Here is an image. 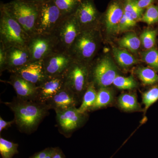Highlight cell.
<instances>
[{
	"instance_id": "6da1fadb",
	"label": "cell",
	"mask_w": 158,
	"mask_h": 158,
	"mask_svg": "<svg viewBox=\"0 0 158 158\" xmlns=\"http://www.w3.org/2000/svg\"><path fill=\"white\" fill-rule=\"evenodd\" d=\"M4 103L14 113L15 124L19 130L26 134L35 131L50 110L46 103L17 97Z\"/></svg>"
},
{
	"instance_id": "52a82bcc",
	"label": "cell",
	"mask_w": 158,
	"mask_h": 158,
	"mask_svg": "<svg viewBox=\"0 0 158 158\" xmlns=\"http://www.w3.org/2000/svg\"><path fill=\"white\" fill-rule=\"evenodd\" d=\"M90 77L95 87L107 88L118 75L117 69L110 56H105L90 63Z\"/></svg>"
},
{
	"instance_id": "d6986e66",
	"label": "cell",
	"mask_w": 158,
	"mask_h": 158,
	"mask_svg": "<svg viewBox=\"0 0 158 158\" xmlns=\"http://www.w3.org/2000/svg\"><path fill=\"white\" fill-rule=\"evenodd\" d=\"M113 54L116 62L122 68H129L138 63V59L125 49L113 48Z\"/></svg>"
},
{
	"instance_id": "ac0fdd59",
	"label": "cell",
	"mask_w": 158,
	"mask_h": 158,
	"mask_svg": "<svg viewBox=\"0 0 158 158\" xmlns=\"http://www.w3.org/2000/svg\"><path fill=\"white\" fill-rule=\"evenodd\" d=\"M123 14V6L118 1L110 4L105 15V27L108 34L118 33V25Z\"/></svg>"
},
{
	"instance_id": "3957f363",
	"label": "cell",
	"mask_w": 158,
	"mask_h": 158,
	"mask_svg": "<svg viewBox=\"0 0 158 158\" xmlns=\"http://www.w3.org/2000/svg\"><path fill=\"white\" fill-rule=\"evenodd\" d=\"M1 5L30 37L36 34V23L39 4L24 0H13Z\"/></svg>"
},
{
	"instance_id": "8992f818",
	"label": "cell",
	"mask_w": 158,
	"mask_h": 158,
	"mask_svg": "<svg viewBox=\"0 0 158 158\" xmlns=\"http://www.w3.org/2000/svg\"><path fill=\"white\" fill-rule=\"evenodd\" d=\"M90 64L74 60L65 73V86L80 97L90 83Z\"/></svg>"
},
{
	"instance_id": "4316f807",
	"label": "cell",
	"mask_w": 158,
	"mask_h": 158,
	"mask_svg": "<svg viewBox=\"0 0 158 158\" xmlns=\"http://www.w3.org/2000/svg\"><path fill=\"white\" fill-rule=\"evenodd\" d=\"M124 14L128 17L137 22L141 19L143 15V10L138 7L137 1H127L123 6Z\"/></svg>"
},
{
	"instance_id": "7402d4cb",
	"label": "cell",
	"mask_w": 158,
	"mask_h": 158,
	"mask_svg": "<svg viewBox=\"0 0 158 158\" xmlns=\"http://www.w3.org/2000/svg\"><path fill=\"white\" fill-rule=\"evenodd\" d=\"M113 94L107 88H101L97 90L96 101L90 110H98L107 106L112 102Z\"/></svg>"
},
{
	"instance_id": "74e56055",
	"label": "cell",
	"mask_w": 158,
	"mask_h": 158,
	"mask_svg": "<svg viewBox=\"0 0 158 158\" xmlns=\"http://www.w3.org/2000/svg\"><path fill=\"white\" fill-rule=\"evenodd\" d=\"M52 158H65L64 154L59 147H56V151Z\"/></svg>"
},
{
	"instance_id": "d590c367",
	"label": "cell",
	"mask_w": 158,
	"mask_h": 158,
	"mask_svg": "<svg viewBox=\"0 0 158 158\" xmlns=\"http://www.w3.org/2000/svg\"><path fill=\"white\" fill-rule=\"evenodd\" d=\"M13 124H15L14 119L11 121H7L4 120L2 116H0V132H2L4 130L11 127Z\"/></svg>"
},
{
	"instance_id": "b9f144b4",
	"label": "cell",
	"mask_w": 158,
	"mask_h": 158,
	"mask_svg": "<svg viewBox=\"0 0 158 158\" xmlns=\"http://www.w3.org/2000/svg\"></svg>"
},
{
	"instance_id": "ba28073f",
	"label": "cell",
	"mask_w": 158,
	"mask_h": 158,
	"mask_svg": "<svg viewBox=\"0 0 158 158\" xmlns=\"http://www.w3.org/2000/svg\"><path fill=\"white\" fill-rule=\"evenodd\" d=\"M64 17L53 0L39 4L36 34H52Z\"/></svg>"
},
{
	"instance_id": "ffe728a7",
	"label": "cell",
	"mask_w": 158,
	"mask_h": 158,
	"mask_svg": "<svg viewBox=\"0 0 158 158\" xmlns=\"http://www.w3.org/2000/svg\"><path fill=\"white\" fill-rule=\"evenodd\" d=\"M97 90L94 84L90 82L82 97L81 106L78 108L80 113H86L87 111L91 109L96 101Z\"/></svg>"
},
{
	"instance_id": "836d02e7",
	"label": "cell",
	"mask_w": 158,
	"mask_h": 158,
	"mask_svg": "<svg viewBox=\"0 0 158 158\" xmlns=\"http://www.w3.org/2000/svg\"><path fill=\"white\" fill-rule=\"evenodd\" d=\"M0 72L1 74L5 71L6 60V49L0 43Z\"/></svg>"
},
{
	"instance_id": "7c38bea8",
	"label": "cell",
	"mask_w": 158,
	"mask_h": 158,
	"mask_svg": "<svg viewBox=\"0 0 158 158\" xmlns=\"http://www.w3.org/2000/svg\"><path fill=\"white\" fill-rule=\"evenodd\" d=\"M75 14L81 31L98 29L99 14L93 0H82Z\"/></svg>"
},
{
	"instance_id": "277c9868",
	"label": "cell",
	"mask_w": 158,
	"mask_h": 158,
	"mask_svg": "<svg viewBox=\"0 0 158 158\" xmlns=\"http://www.w3.org/2000/svg\"><path fill=\"white\" fill-rule=\"evenodd\" d=\"M101 42L98 29L82 31L68 51L74 60L90 64L98 51Z\"/></svg>"
},
{
	"instance_id": "f35d334b",
	"label": "cell",
	"mask_w": 158,
	"mask_h": 158,
	"mask_svg": "<svg viewBox=\"0 0 158 158\" xmlns=\"http://www.w3.org/2000/svg\"><path fill=\"white\" fill-rule=\"evenodd\" d=\"M24 1H27V2H31L35 3L36 4H39L40 3L48 1V0H24Z\"/></svg>"
},
{
	"instance_id": "f546056e",
	"label": "cell",
	"mask_w": 158,
	"mask_h": 158,
	"mask_svg": "<svg viewBox=\"0 0 158 158\" xmlns=\"http://www.w3.org/2000/svg\"><path fill=\"white\" fill-rule=\"evenodd\" d=\"M113 85L121 90H131L136 88L138 84L132 76L125 77L117 75L113 82Z\"/></svg>"
},
{
	"instance_id": "5b68a950",
	"label": "cell",
	"mask_w": 158,
	"mask_h": 158,
	"mask_svg": "<svg viewBox=\"0 0 158 158\" xmlns=\"http://www.w3.org/2000/svg\"><path fill=\"white\" fill-rule=\"evenodd\" d=\"M81 32L75 13L63 18L52 34L56 40L58 51L68 52Z\"/></svg>"
},
{
	"instance_id": "8fae6325",
	"label": "cell",
	"mask_w": 158,
	"mask_h": 158,
	"mask_svg": "<svg viewBox=\"0 0 158 158\" xmlns=\"http://www.w3.org/2000/svg\"><path fill=\"white\" fill-rule=\"evenodd\" d=\"M74 60L68 52H55L43 60L44 67L48 77L64 75Z\"/></svg>"
},
{
	"instance_id": "cb8c5ba5",
	"label": "cell",
	"mask_w": 158,
	"mask_h": 158,
	"mask_svg": "<svg viewBox=\"0 0 158 158\" xmlns=\"http://www.w3.org/2000/svg\"><path fill=\"white\" fill-rule=\"evenodd\" d=\"M63 17L75 13L81 0H53Z\"/></svg>"
},
{
	"instance_id": "7a4b0ae2",
	"label": "cell",
	"mask_w": 158,
	"mask_h": 158,
	"mask_svg": "<svg viewBox=\"0 0 158 158\" xmlns=\"http://www.w3.org/2000/svg\"><path fill=\"white\" fill-rule=\"evenodd\" d=\"M0 43L5 48H27L30 37L1 5Z\"/></svg>"
},
{
	"instance_id": "1f68e13d",
	"label": "cell",
	"mask_w": 158,
	"mask_h": 158,
	"mask_svg": "<svg viewBox=\"0 0 158 158\" xmlns=\"http://www.w3.org/2000/svg\"><path fill=\"white\" fill-rule=\"evenodd\" d=\"M158 100V85L154 86L142 94V102L144 106V110L147 111Z\"/></svg>"
},
{
	"instance_id": "44dd1931",
	"label": "cell",
	"mask_w": 158,
	"mask_h": 158,
	"mask_svg": "<svg viewBox=\"0 0 158 158\" xmlns=\"http://www.w3.org/2000/svg\"><path fill=\"white\" fill-rule=\"evenodd\" d=\"M118 44L122 48L136 53L141 46V42L135 33L130 32L119 40Z\"/></svg>"
},
{
	"instance_id": "9c48e42d",
	"label": "cell",
	"mask_w": 158,
	"mask_h": 158,
	"mask_svg": "<svg viewBox=\"0 0 158 158\" xmlns=\"http://www.w3.org/2000/svg\"><path fill=\"white\" fill-rule=\"evenodd\" d=\"M27 48L31 56V62L43 60L59 51L56 40L52 34H34L30 37Z\"/></svg>"
},
{
	"instance_id": "d6a6232c",
	"label": "cell",
	"mask_w": 158,
	"mask_h": 158,
	"mask_svg": "<svg viewBox=\"0 0 158 158\" xmlns=\"http://www.w3.org/2000/svg\"><path fill=\"white\" fill-rule=\"evenodd\" d=\"M137 22L123 14L118 25V33H122L135 27Z\"/></svg>"
},
{
	"instance_id": "2e32d148",
	"label": "cell",
	"mask_w": 158,
	"mask_h": 158,
	"mask_svg": "<svg viewBox=\"0 0 158 158\" xmlns=\"http://www.w3.org/2000/svg\"><path fill=\"white\" fill-rule=\"evenodd\" d=\"M2 82L10 84L15 90L18 98L26 100L36 101L37 86L17 75L11 73L9 81Z\"/></svg>"
},
{
	"instance_id": "83f0119b",
	"label": "cell",
	"mask_w": 158,
	"mask_h": 158,
	"mask_svg": "<svg viewBox=\"0 0 158 158\" xmlns=\"http://www.w3.org/2000/svg\"><path fill=\"white\" fill-rule=\"evenodd\" d=\"M157 31L153 29L144 30L140 35L141 44L147 50L154 48L155 46Z\"/></svg>"
},
{
	"instance_id": "e575fe53",
	"label": "cell",
	"mask_w": 158,
	"mask_h": 158,
	"mask_svg": "<svg viewBox=\"0 0 158 158\" xmlns=\"http://www.w3.org/2000/svg\"><path fill=\"white\" fill-rule=\"evenodd\" d=\"M53 149L52 147L47 148L41 151L36 153L29 158H45Z\"/></svg>"
},
{
	"instance_id": "60d3db41",
	"label": "cell",
	"mask_w": 158,
	"mask_h": 158,
	"mask_svg": "<svg viewBox=\"0 0 158 158\" xmlns=\"http://www.w3.org/2000/svg\"><path fill=\"white\" fill-rule=\"evenodd\" d=\"M127 1H131V0H127Z\"/></svg>"
},
{
	"instance_id": "f1b7e54d",
	"label": "cell",
	"mask_w": 158,
	"mask_h": 158,
	"mask_svg": "<svg viewBox=\"0 0 158 158\" xmlns=\"http://www.w3.org/2000/svg\"><path fill=\"white\" fill-rule=\"evenodd\" d=\"M141 59L151 68L158 72V50L154 48L142 52Z\"/></svg>"
},
{
	"instance_id": "484cf974",
	"label": "cell",
	"mask_w": 158,
	"mask_h": 158,
	"mask_svg": "<svg viewBox=\"0 0 158 158\" xmlns=\"http://www.w3.org/2000/svg\"><path fill=\"white\" fill-rule=\"evenodd\" d=\"M19 144L2 137L0 138V153L2 158H13L15 155L19 153Z\"/></svg>"
},
{
	"instance_id": "8d00e7d4",
	"label": "cell",
	"mask_w": 158,
	"mask_h": 158,
	"mask_svg": "<svg viewBox=\"0 0 158 158\" xmlns=\"http://www.w3.org/2000/svg\"><path fill=\"white\" fill-rule=\"evenodd\" d=\"M156 0H137V5L139 8L144 9L153 5Z\"/></svg>"
},
{
	"instance_id": "603a6c76",
	"label": "cell",
	"mask_w": 158,
	"mask_h": 158,
	"mask_svg": "<svg viewBox=\"0 0 158 158\" xmlns=\"http://www.w3.org/2000/svg\"><path fill=\"white\" fill-rule=\"evenodd\" d=\"M157 72L148 67H139L136 69V74L145 85H155L158 83V74Z\"/></svg>"
},
{
	"instance_id": "ab89813d",
	"label": "cell",
	"mask_w": 158,
	"mask_h": 158,
	"mask_svg": "<svg viewBox=\"0 0 158 158\" xmlns=\"http://www.w3.org/2000/svg\"><path fill=\"white\" fill-rule=\"evenodd\" d=\"M56 147L53 148V149H52V150L51 152L49 153L48 155V156H47L45 158H52L53 156L54 153L55 152V151H56Z\"/></svg>"
},
{
	"instance_id": "30bf717a",
	"label": "cell",
	"mask_w": 158,
	"mask_h": 158,
	"mask_svg": "<svg viewBox=\"0 0 158 158\" xmlns=\"http://www.w3.org/2000/svg\"><path fill=\"white\" fill-rule=\"evenodd\" d=\"M56 113L58 129L66 138H69L74 131L81 126L86 114L80 113L76 107Z\"/></svg>"
},
{
	"instance_id": "4fadbf2b",
	"label": "cell",
	"mask_w": 158,
	"mask_h": 158,
	"mask_svg": "<svg viewBox=\"0 0 158 158\" xmlns=\"http://www.w3.org/2000/svg\"><path fill=\"white\" fill-rule=\"evenodd\" d=\"M65 86L64 75L48 77L37 87V101L47 103L57 93Z\"/></svg>"
},
{
	"instance_id": "e0dca14e",
	"label": "cell",
	"mask_w": 158,
	"mask_h": 158,
	"mask_svg": "<svg viewBox=\"0 0 158 158\" xmlns=\"http://www.w3.org/2000/svg\"><path fill=\"white\" fill-rule=\"evenodd\" d=\"M78 98V97L72 90L65 86L47 104L50 110H54L55 112L64 111L76 107Z\"/></svg>"
},
{
	"instance_id": "d4e9b609",
	"label": "cell",
	"mask_w": 158,
	"mask_h": 158,
	"mask_svg": "<svg viewBox=\"0 0 158 158\" xmlns=\"http://www.w3.org/2000/svg\"><path fill=\"white\" fill-rule=\"evenodd\" d=\"M118 102L119 106L124 111H135L139 109L137 97L133 94H122L118 97Z\"/></svg>"
},
{
	"instance_id": "5bb4252c",
	"label": "cell",
	"mask_w": 158,
	"mask_h": 158,
	"mask_svg": "<svg viewBox=\"0 0 158 158\" xmlns=\"http://www.w3.org/2000/svg\"><path fill=\"white\" fill-rule=\"evenodd\" d=\"M32 84L39 86L48 78L44 67L43 60L30 62L12 73Z\"/></svg>"
},
{
	"instance_id": "4dcf8cb0",
	"label": "cell",
	"mask_w": 158,
	"mask_h": 158,
	"mask_svg": "<svg viewBox=\"0 0 158 158\" xmlns=\"http://www.w3.org/2000/svg\"><path fill=\"white\" fill-rule=\"evenodd\" d=\"M140 20L148 25L158 23V6L152 5L148 7Z\"/></svg>"
},
{
	"instance_id": "9a60e30c",
	"label": "cell",
	"mask_w": 158,
	"mask_h": 158,
	"mask_svg": "<svg viewBox=\"0 0 158 158\" xmlns=\"http://www.w3.org/2000/svg\"><path fill=\"white\" fill-rule=\"evenodd\" d=\"M6 52L5 71H8L11 73L31 62V56L27 48L13 47L6 48Z\"/></svg>"
}]
</instances>
